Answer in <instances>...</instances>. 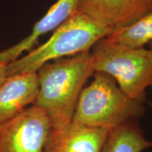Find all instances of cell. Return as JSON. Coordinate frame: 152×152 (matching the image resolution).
Returning <instances> with one entry per match:
<instances>
[{"label": "cell", "instance_id": "1", "mask_svg": "<svg viewBox=\"0 0 152 152\" xmlns=\"http://www.w3.org/2000/svg\"><path fill=\"white\" fill-rule=\"evenodd\" d=\"M94 73L90 50L47 62L37 70L39 91L33 105L49 120L46 152L71 125L82 91Z\"/></svg>", "mask_w": 152, "mask_h": 152}, {"label": "cell", "instance_id": "2", "mask_svg": "<svg viewBox=\"0 0 152 152\" xmlns=\"http://www.w3.org/2000/svg\"><path fill=\"white\" fill-rule=\"evenodd\" d=\"M93 76L82 91L71 124L111 130L144 115V103L127 96L111 76L100 72Z\"/></svg>", "mask_w": 152, "mask_h": 152}, {"label": "cell", "instance_id": "3", "mask_svg": "<svg viewBox=\"0 0 152 152\" xmlns=\"http://www.w3.org/2000/svg\"><path fill=\"white\" fill-rule=\"evenodd\" d=\"M112 32L111 29L96 23L86 15L77 11L54 30L46 42L7 64V77L37 72L47 62L90 51L96 42Z\"/></svg>", "mask_w": 152, "mask_h": 152}, {"label": "cell", "instance_id": "4", "mask_svg": "<svg viewBox=\"0 0 152 152\" xmlns=\"http://www.w3.org/2000/svg\"><path fill=\"white\" fill-rule=\"evenodd\" d=\"M90 52L95 72L111 76L132 99L146 102V89L152 80L150 49L132 48L104 37L95 42Z\"/></svg>", "mask_w": 152, "mask_h": 152}, {"label": "cell", "instance_id": "5", "mask_svg": "<svg viewBox=\"0 0 152 152\" xmlns=\"http://www.w3.org/2000/svg\"><path fill=\"white\" fill-rule=\"evenodd\" d=\"M50 126L45 111L28 106L0 124V152H46Z\"/></svg>", "mask_w": 152, "mask_h": 152}, {"label": "cell", "instance_id": "6", "mask_svg": "<svg viewBox=\"0 0 152 152\" xmlns=\"http://www.w3.org/2000/svg\"><path fill=\"white\" fill-rule=\"evenodd\" d=\"M77 11L113 32L151 12L152 0H80Z\"/></svg>", "mask_w": 152, "mask_h": 152}, {"label": "cell", "instance_id": "7", "mask_svg": "<svg viewBox=\"0 0 152 152\" xmlns=\"http://www.w3.org/2000/svg\"><path fill=\"white\" fill-rule=\"evenodd\" d=\"M39 91L37 72L7 76L0 85V124L33 105Z\"/></svg>", "mask_w": 152, "mask_h": 152}, {"label": "cell", "instance_id": "8", "mask_svg": "<svg viewBox=\"0 0 152 152\" xmlns=\"http://www.w3.org/2000/svg\"><path fill=\"white\" fill-rule=\"evenodd\" d=\"M80 0H57L46 14L34 25L31 33L16 45L0 52V62L8 64L37 45L39 38L56 29L77 11Z\"/></svg>", "mask_w": 152, "mask_h": 152}, {"label": "cell", "instance_id": "9", "mask_svg": "<svg viewBox=\"0 0 152 152\" xmlns=\"http://www.w3.org/2000/svg\"><path fill=\"white\" fill-rule=\"evenodd\" d=\"M110 131L71 124L47 152H102Z\"/></svg>", "mask_w": 152, "mask_h": 152}, {"label": "cell", "instance_id": "10", "mask_svg": "<svg viewBox=\"0 0 152 152\" xmlns=\"http://www.w3.org/2000/svg\"><path fill=\"white\" fill-rule=\"evenodd\" d=\"M152 148V141L148 140L134 118L110 131L102 152H142Z\"/></svg>", "mask_w": 152, "mask_h": 152}, {"label": "cell", "instance_id": "11", "mask_svg": "<svg viewBox=\"0 0 152 152\" xmlns=\"http://www.w3.org/2000/svg\"><path fill=\"white\" fill-rule=\"evenodd\" d=\"M106 37L132 48L144 47L152 40V11L128 27L112 32Z\"/></svg>", "mask_w": 152, "mask_h": 152}, {"label": "cell", "instance_id": "12", "mask_svg": "<svg viewBox=\"0 0 152 152\" xmlns=\"http://www.w3.org/2000/svg\"><path fill=\"white\" fill-rule=\"evenodd\" d=\"M7 64L5 63L0 62V85L4 81L7 77V73H6V68H7Z\"/></svg>", "mask_w": 152, "mask_h": 152}, {"label": "cell", "instance_id": "13", "mask_svg": "<svg viewBox=\"0 0 152 152\" xmlns=\"http://www.w3.org/2000/svg\"><path fill=\"white\" fill-rule=\"evenodd\" d=\"M148 45H149V49L152 52V40L151 42H149V43H148Z\"/></svg>", "mask_w": 152, "mask_h": 152}, {"label": "cell", "instance_id": "14", "mask_svg": "<svg viewBox=\"0 0 152 152\" xmlns=\"http://www.w3.org/2000/svg\"><path fill=\"white\" fill-rule=\"evenodd\" d=\"M147 104H149V106L152 109V102H147Z\"/></svg>", "mask_w": 152, "mask_h": 152}, {"label": "cell", "instance_id": "15", "mask_svg": "<svg viewBox=\"0 0 152 152\" xmlns=\"http://www.w3.org/2000/svg\"><path fill=\"white\" fill-rule=\"evenodd\" d=\"M150 86H151V87H152V80H151V84H150Z\"/></svg>", "mask_w": 152, "mask_h": 152}]
</instances>
